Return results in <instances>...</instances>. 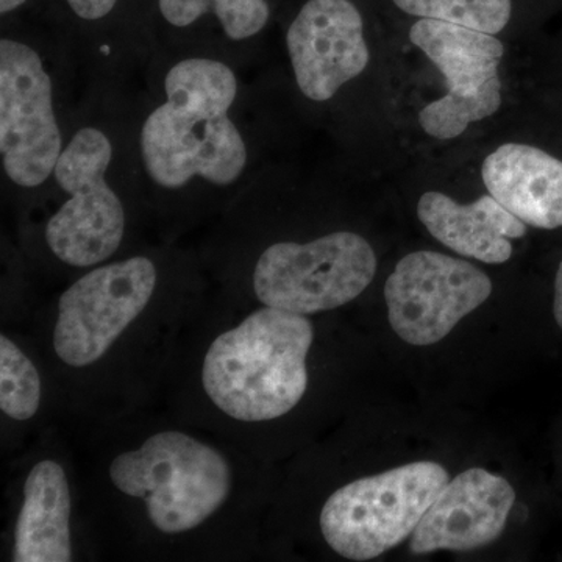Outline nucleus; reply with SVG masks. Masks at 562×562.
I'll return each mask as SVG.
<instances>
[{
  "instance_id": "f257e3e1",
  "label": "nucleus",
  "mask_w": 562,
  "mask_h": 562,
  "mask_svg": "<svg viewBox=\"0 0 562 562\" xmlns=\"http://www.w3.org/2000/svg\"><path fill=\"white\" fill-rule=\"evenodd\" d=\"M239 81L217 58H180L166 70L162 101L139 128V157L147 179L165 191L192 183L231 188L249 166L246 136L233 116Z\"/></svg>"
},
{
  "instance_id": "f03ea898",
  "label": "nucleus",
  "mask_w": 562,
  "mask_h": 562,
  "mask_svg": "<svg viewBox=\"0 0 562 562\" xmlns=\"http://www.w3.org/2000/svg\"><path fill=\"white\" fill-rule=\"evenodd\" d=\"M313 339L306 316L265 306L211 344L203 360V390L232 419H279L308 387L306 358Z\"/></svg>"
},
{
  "instance_id": "7ed1b4c3",
  "label": "nucleus",
  "mask_w": 562,
  "mask_h": 562,
  "mask_svg": "<svg viewBox=\"0 0 562 562\" xmlns=\"http://www.w3.org/2000/svg\"><path fill=\"white\" fill-rule=\"evenodd\" d=\"M111 483L143 498L151 525L165 535L191 531L231 495L232 469L224 454L187 432L160 431L110 465Z\"/></svg>"
},
{
  "instance_id": "20e7f679",
  "label": "nucleus",
  "mask_w": 562,
  "mask_h": 562,
  "mask_svg": "<svg viewBox=\"0 0 562 562\" xmlns=\"http://www.w3.org/2000/svg\"><path fill=\"white\" fill-rule=\"evenodd\" d=\"M114 146L95 124L80 125L66 140L52 180L65 195L47 221V247L70 268H94L120 250L125 210L111 187Z\"/></svg>"
},
{
  "instance_id": "39448f33",
  "label": "nucleus",
  "mask_w": 562,
  "mask_h": 562,
  "mask_svg": "<svg viewBox=\"0 0 562 562\" xmlns=\"http://www.w3.org/2000/svg\"><path fill=\"white\" fill-rule=\"evenodd\" d=\"M447 483L449 472L432 461L355 480L325 502L322 535L346 560L382 557L413 535Z\"/></svg>"
},
{
  "instance_id": "423d86ee",
  "label": "nucleus",
  "mask_w": 562,
  "mask_h": 562,
  "mask_svg": "<svg viewBox=\"0 0 562 562\" xmlns=\"http://www.w3.org/2000/svg\"><path fill=\"white\" fill-rule=\"evenodd\" d=\"M375 272L371 244L357 233L335 232L269 246L255 265L254 291L265 306L308 316L355 301Z\"/></svg>"
},
{
  "instance_id": "0eeeda50",
  "label": "nucleus",
  "mask_w": 562,
  "mask_h": 562,
  "mask_svg": "<svg viewBox=\"0 0 562 562\" xmlns=\"http://www.w3.org/2000/svg\"><path fill=\"white\" fill-rule=\"evenodd\" d=\"M55 85L43 54L25 41L0 40V161L13 187L38 190L65 149Z\"/></svg>"
},
{
  "instance_id": "6e6552de",
  "label": "nucleus",
  "mask_w": 562,
  "mask_h": 562,
  "mask_svg": "<svg viewBox=\"0 0 562 562\" xmlns=\"http://www.w3.org/2000/svg\"><path fill=\"white\" fill-rule=\"evenodd\" d=\"M446 79L447 94L420 111V127L431 138H458L473 122L486 120L502 105L498 66L505 54L491 33L436 20H419L409 31Z\"/></svg>"
},
{
  "instance_id": "1a4fd4ad",
  "label": "nucleus",
  "mask_w": 562,
  "mask_h": 562,
  "mask_svg": "<svg viewBox=\"0 0 562 562\" xmlns=\"http://www.w3.org/2000/svg\"><path fill=\"white\" fill-rule=\"evenodd\" d=\"M157 283V266L147 257L99 266L74 281L58 301L57 357L70 368L101 360L149 305Z\"/></svg>"
},
{
  "instance_id": "9d476101",
  "label": "nucleus",
  "mask_w": 562,
  "mask_h": 562,
  "mask_svg": "<svg viewBox=\"0 0 562 562\" xmlns=\"http://www.w3.org/2000/svg\"><path fill=\"white\" fill-rule=\"evenodd\" d=\"M490 277L464 260L414 251L403 257L384 286L392 330L413 346H431L490 299Z\"/></svg>"
},
{
  "instance_id": "9b49d317",
  "label": "nucleus",
  "mask_w": 562,
  "mask_h": 562,
  "mask_svg": "<svg viewBox=\"0 0 562 562\" xmlns=\"http://www.w3.org/2000/svg\"><path fill=\"white\" fill-rule=\"evenodd\" d=\"M286 46L299 90L319 103L361 76L371 58L350 0H308L288 29Z\"/></svg>"
},
{
  "instance_id": "f8f14e48",
  "label": "nucleus",
  "mask_w": 562,
  "mask_h": 562,
  "mask_svg": "<svg viewBox=\"0 0 562 562\" xmlns=\"http://www.w3.org/2000/svg\"><path fill=\"white\" fill-rule=\"evenodd\" d=\"M516 492L503 476L473 468L446 484L412 535V552L479 549L498 539Z\"/></svg>"
},
{
  "instance_id": "ddd939ff",
  "label": "nucleus",
  "mask_w": 562,
  "mask_h": 562,
  "mask_svg": "<svg viewBox=\"0 0 562 562\" xmlns=\"http://www.w3.org/2000/svg\"><path fill=\"white\" fill-rule=\"evenodd\" d=\"M492 198L531 227H562V161L528 144H503L483 161Z\"/></svg>"
},
{
  "instance_id": "4468645a",
  "label": "nucleus",
  "mask_w": 562,
  "mask_h": 562,
  "mask_svg": "<svg viewBox=\"0 0 562 562\" xmlns=\"http://www.w3.org/2000/svg\"><path fill=\"white\" fill-rule=\"evenodd\" d=\"M417 216L443 246L487 265L508 261L512 239L527 235V224L491 194L461 205L442 192L428 191L420 198Z\"/></svg>"
},
{
  "instance_id": "2eb2a0df",
  "label": "nucleus",
  "mask_w": 562,
  "mask_h": 562,
  "mask_svg": "<svg viewBox=\"0 0 562 562\" xmlns=\"http://www.w3.org/2000/svg\"><path fill=\"white\" fill-rule=\"evenodd\" d=\"M13 561H72L69 482L57 461L36 462L29 472L14 528Z\"/></svg>"
},
{
  "instance_id": "dca6fc26",
  "label": "nucleus",
  "mask_w": 562,
  "mask_h": 562,
  "mask_svg": "<svg viewBox=\"0 0 562 562\" xmlns=\"http://www.w3.org/2000/svg\"><path fill=\"white\" fill-rule=\"evenodd\" d=\"M161 16L177 29L191 27L213 14L225 36L243 43L257 36L271 16L268 0H158Z\"/></svg>"
},
{
  "instance_id": "f3484780",
  "label": "nucleus",
  "mask_w": 562,
  "mask_h": 562,
  "mask_svg": "<svg viewBox=\"0 0 562 562\" xmlns=\"http://www.w3.org/2000/svg\"><path fill=\"white\" fill-rule=\"evenodd\" d=\"M395 5L420 20L464 25L497 35L512 20V0H394Z\"/></svg>"
},
{
  "instance_id": "a211bd4d",
  "label": "nucleus",
  "mask_w": 562,
  "mask_h": 562,
  "mask_svg": "<svg viewBox=\"0 0 562 562\" xmlns=\"http://www.w3.org/2000/svg\"><path fill=\"white\" fill-rule=\"evenodd\" d=\"M41 379L33 362L10 338L0 336V409L14 420H29L41 406Z\"/></svg>"
},
{
  "instance_id": "6ab92c4d",
  "label": "nucleus",
  "mask_w": 562,
  "mask_h": 562,
  "mask_svg": "<svg viewBox=\"0 0 562 562\" xmlns=\"http://www.w3.org/2000/svg\"><path fill=\"white\" fill-rule=\"evenodd\" d=\"M69 9L83 21H101L116 9L120 0H66Z\"/></svg>"
},
{
  "instance_id": "aec40b11",
  "label": "nucleus",
  "mask_w": 562,
  "mask_h": 562,
  "mask_svg": "<svg viewBox=\"0 0 562 562\" xmlns=\"http://www.w3.org/2000/svg\"><path fill=\"white\" fill-rule=\"evenodd\" d=\"M554 319L562 330V261L558 268L557 280H554V303H553Z\"/></svg>"
},
{
  "instance_id": "412c9836",
  "label": "nucleus",
  "mask_w": 562,
  "mask_h": 562,
  "mask_svg": "<svg viewBox=\"0 0 562 562\" xmlns=\"http://www.w3.org/2000/svg\"><path fill=\"white\" fill-rule=\"evenodd\" d=\"M25 2H27V0H0V13L5 16V14L11 13V11L20 9Z\"/></svg>"
}]
</instances>
